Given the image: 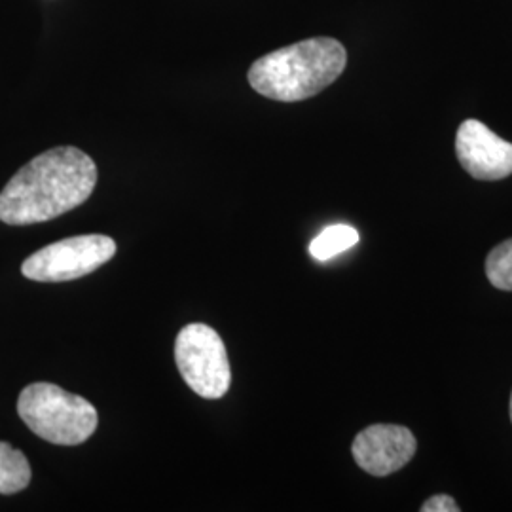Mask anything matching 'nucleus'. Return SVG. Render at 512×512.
<instances>
[{
  "label": "nucleus",
  "mask_w": 512,
  "mask_h": 512,
  "mask_svg": "<svg viewBox=\"0 0 512 512\" xmlns=\"http://www.w3.org/2000/svg\"><path fill=\"white\" fill-rule=\"evenodd\" d=\"M97 184V165L74 147L46 150L23 165L0 192V220L29 226L57 219L88 202Z\"/></svg>",
  "instance_id": "1"
},
{
  "label": "nucleus",
  "mask_w": 512,
  "mask_h": 512,
  "mask_svg": "<svg viewBox=\"0 0 512 512\" xmlns=\"http://www.w3.org/2000/svg\"><path fill=\"white\" fill-rule=\"evenodd\" d=\"M348 65V52L336 38L317 37L296 42L256 59L249 84L256 93L296 103L310 99L336 82Z\"/></svg>",
  "instance_id": "2"
},
{
  "label": "nucleus",
  "mask_w": 512,
  "mask_h": 512,
  "mask_svg": "<svg viewBox=\"0 0 512 512\" xmlns=\"http://www.w3.org/2000/svg\"><path fill=\"white\" fill-rule=\"evenodd\" d=\"M18 414L37 437L57 446L84 444L99 423L90 401L48 382L27 385L19 393Z\"/></svg>",
  "instance_id": "3"
},
{
  "label": "nucleus",
  "mask_w": 512,
  "mask_h": 512,
  "mask_svg": "<svg viewBox=\"0 0 512 512\" xmlns=\"http://www.w3.org/2000/svg\"><path fill=\"white\" fill-rule=\"evenodd\" d=\"M175 361L186 385L203 399H220L232 384V368L219 332L203 323L181 329Z\"/></svg>",
  "instance_id": "4"
},
{
  "label": "nucleus",
  "mask_w": 512,
  "mask_h": 512,
  "mask_svg": "<svg viewBox=\"0 0 512 512\" xmlns=\"http://www.w3.org/2000/svg\"><path fill=\"white\" fill-rule=\"evenodd\" d=\"M116 255V241L103 234L61 239L21 264V274L38 283H63L93 274Z\"/></svg>",
  "instance_id": "5"
},
{
  "label": "nucleus",
  "mask_w": 512,
  "mask_h": 512,
  "mask_svg": "<svg viewBox=\"0 0 512 512\" xmlns=\"http://www.w3.org/2000/svg\"><path fill=\"white\" fill-rule=\"evenodd\" d=\"M418 450L416 437L403 425L376 423L363 429L351 444L355 463L372 476H389L410 463Z\"/></svg>",
  "instance_id": "6"
},
{
  "label": "nucleus",
  "mask_w": 512,
  "mask_h": 512,
  "mask_svg": "<svg viewBox=\"0 0 512 512\" xmlns=\"http://www.w3.org/2000/svg\"><path fill=\"white\" fill-rule=\"evenodd\" d=\"M461 167L478 181H501L512 175V143L478 120H465L456 135Z\"/></svg>",
  "instance_id": "7"
},
{
  "label": "nucleus",
  "mask_w": 512,
  "mask_h": 512,
  "mask_svg": "<svg viewBox=\"0 0 512 512\" xmlns=\"http://www.w3.org/2000/svg\"><path fill=\"white\" fill-rule=\"evenodd\" d=\"M31 482V465L25 454L0 440V494L12 495L25 490Z\"/></svg>",
  "instance_id": "8"
},
{
  "label": "nucleus",
  "mask_w": 512,
  "mask_h": 512,
  "mask_svg": "<svg viewBox=\"0 0 512 512\" xmlns=\"http://www.w3.org/2000/svg\"><path fill=\"white\" fill-rule=\"evenodd\" d=\"M359 243V232L346 224H334L325 228L317 238L311 241L310 255L319 260L327 262L330 258L348 251Z\"/></svg>",
  "instance_id": "9"
},
{
  "label": "nucleus",
  "mask_w": 512,
  "mask_h": 512,
  "mask_svg": "<svg viewBox=\"0 0 512 512\" xmlns=\"http://www.w3.org/2000/svg\"><path fill=\"white\" fill-rule=\"evenodd\" d=\"M486 275L499 291H512V238L499 243L486 258Z\"/></svg>",
  "instance_id": "10"
},
{
  "label": "nucleus",
  "mask_w": 512,
  "mask_h": 512,
  "mask_svg": "<svg viewBox=\"0 0 512 512\" xmlns=\"http://www.w3.org/2000/svg\"><path fill=\"white\" fill-rule=\"evenodd\" d=\"M421 512H459V507L456 505V499H454V497L439 494L429 497V499L421 505Z\"/></svg>",
  "instance_id": "11"
},
{
  "label": "nucleus",
  "mask_w": 512,
  "mask_h": 512,
  "mask_svg": "<svg viewBox=\"0 0 512 512\" xmlns=\"http://www.w3.org/2000/svg\"><path fill=\"white\" fill-rule=\"evenodd\" d=\"M511 421H512V393H511Z\"/></svg>",
  "instance_id": "12"
}]
</instances>
